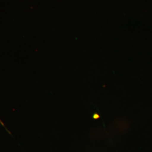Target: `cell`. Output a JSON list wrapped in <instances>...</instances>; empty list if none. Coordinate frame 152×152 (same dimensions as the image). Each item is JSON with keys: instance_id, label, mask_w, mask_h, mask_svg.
Wrapping results in <instances>:
<instances>
[{"instance_id": "cell-1", "label": "cell", "mask_w": 152, "mask_h": 152, "mask_svg": "<svg viewBox=\"0 0 152 152\" xmlns=\"http://www.w3.org/2000/svg\"><path fill=\"white\" fill-rule=\"evenodd\" d=\"M0 123H1V124H2V125H3V126H4V124L1 122V120H0Z\"/></svg>"}]
</instances>
